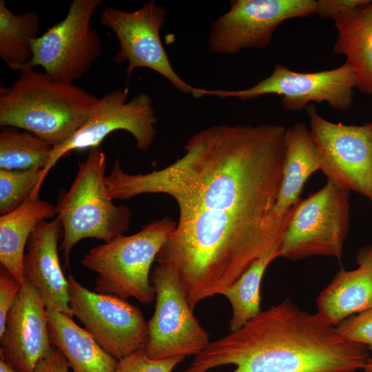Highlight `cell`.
<instances>
[{"label": "cell", "mask_w": 372, "mask_h": 372, "mask_svg": "<svg viewBox=\"0 0 372 372\" xmlns=\"http://www.w3.org/2000/svg\"><path fill=\"white\" fill-rule=\"evenodd\" d=\"M42 169H0V213L8 214L32 196L39 185Z\"/></svg>", "instance_id": "25"}, {"label": "cell", "mask_w": 372, "mask_h": 372, "mask_svg": "<svg viewBox=\"0 0 372 372\" xmlns=\"http://www.w3.org/2000/svg\"><path fill=\"white\" fill-rule=\"evenodd\" d=\"M129 89L117 88L100 98L99 105L76 132L63 144L54 147L48 162L41 172L39 185L33 197L39 192L50 169L61 158L73 151L99 147L110 134L124 130L134 138L136 147L147 150L156 136L158 120L151 96L140 92L127 101Z\"/></svg>", "instance_id": "9"}, {"label": "cell", "mask_w": 372, "mask_h": 372, "mask_svg": "<svg viewBox=\"0 0 372 372\" xmlns=\"http://www.w3.org/2000/svg\"><path fill=\"white\" fill-rule=\"evenodd\" d=\"M52 345L68 362L73 372H115L118 360L106 352L72 316L47 309Z\"/></svg>", "instance_id": "19"}, {"label": "cell", "mask_w": 372, "mask_h": 372, "mask_svg": "<svg viewBox=\"0 0 372 372\" xmlns=\"http://www.w3.org/2000/svg\"><path fill=\"white\" fill-rule=\"evenodd\" d=\"M54 147L31 132L3 127L0 132V169L43 170Z\"/></svg>", "instance_id": "24"}, {"label": "cell", "mask_w": 372, "mask_h": 372, "mask_svg": "<svg viewBox=\"0 0 372 372\" xmlns=\"http://www.w3.org/2000/svg\"><path fill=\"white\" fill-rule=\"evenodd\" d=\"M56 215L54 205L30 196L0 217V262L19 282L24 281L23 259L28 240L38 225Z\"/></svg>", "instance_id": "21"}, {"label": "cell", "mask_w": 372, "mask_h": 372, "mask_svg": "<svg viewBox=\"0 0 372 372\" xmlns=\"http://www.w3.org/2000/svg\"><path fill=\"white\" fill-rule=\"evenodd\" d=\"M88 150L70 187L60 192L54 205L63 229L60 249L67 267L71 251L79 241L95 238L108 242L123 236L130 227V209L114 205L107 193L105 154L100 147Z\"/></svg>", "instance_id": "4"}, {"label": "cell", "mask_w": 372, "mask_h": 372, "mask_svg": "<svg viewBox=\"0 0 372 372\" xmlns=\"http://www.w3.org/2000/svg\"><path fill=\"white\" fill-rule=\"evenodd\" d=\"M370 0H318L316 14L322 18L333 19L338 15L369 3Z\"/></svg>", "instance_id": "29"}, {"label": "cell", "mask_w": 372, "mask_h": 372, "mask_svg": "<svg viewBox=\"0 0 372 372\" xmlns=\"http://www.w3.org/2000/svg\"><path fill=\"white\" fill-rule=\"evenodd\" d=\"M102 4V0H73L65 17L32 41L33 57L25 69L41 66L65 83L81 78L102 53L99 34L90 27Z\"/></svg>", "instance_id": "8"}, {"label": "cell", "mask_w": 372, "mask_h": 372, "mask_svg": "<svg viewBox=\"0 0 372 372\" xmlns=\"http://www.w3.org/2000/svg\"><path fill=\"white\" fill-rule=\"evenodd\" d=\"M334 53L344 54L357 79V88L372 95V1L335 17Z\"/></svg>", "instance_id": "20"}, {"label": "cell", "mask_w": 372, "mask_h": 372, "mask_svg": "<svg viewBox=\"0 0 372 372\" xmlns=\"http://www.w3.org/2000/svg\"><path fill=\"white\" fill-rule=\"evenodd\" d=\"M316 144L320 170L350 191L372 203V123L362 125L333 123L318 114L316 105L306 107Z\"/></svg>", "instance_id": "13"}, {"label": "cell", "mask_w": 372, "mask_h": 372, "mask_svg": "<svg viewBox=\"0 0 372 372\" xmlns=\"http://www.w3.org/2000/svg\"><path fill=\"white\" fill-rule=\"evenodd\" d=\"M167 9L150 0L136 10L127 12L107 6L100 15L101 25L109 28L118 39L119 49L113 61L121 64L127 62V83L134 70L147 68L168 80L185 94L198 99L203 96V88L194 87L185 82L175 72L162 44L160 32L165 22Z\"/></svg>", "instance_id": "7"}, {"label": "cell", "mask_w": 372, "mask_h": 372, "mask_svg": "<svg viewBox=\"0 0 372 372\" xmlns=\"http://www.w3.org/2000/svg\"><path fill=\"white\" fill-rule=\"evenodd\" d=\"M0 340V357L18 372H34L53 348L45 302L25 278L8 313Z\"/></svg>", "instance_id": "15"}, {"label": "cell", "mask_w": 372, "mask_h": 372, "mask_svg": "<svg viewBox=\"0 0 372 372\" xmlns=\"http://www.w3.org/2000/svg\"><path fill=\"white\" fill-rule=\"evenodd\" d=\"M229 10L211 23L207 44L214 53L234 54L267 47L285 21L316 14L315 0H231Z\"/></svg>", "instance_id": "14"}, {"label": "cell", "mask_w": 372, "mask_h": 372, "mask_svg": "<svg viewBox=\"0 0 372 372\" xmlns=\"http://www.w3.org/2000/svg\"><path fill=\"white\" fill-rule=\"evenodd\" d=\"M185 154L159 170L135 174L136 195L165 194L179 209L162 260L196 283L237 280L279 240L269 214L281 185L285 152L266 134L219 125L192 136Z\"/></svg>", "instance_id": "1"}, {"label": "cell", "mask_w": 372, "mask_h": 372, "mask_svg": "<svg viewBox=\"0 0 372 372\" xmlns=\"http://www.w3.org/2000/svg\"><path fill=\"white\" fill-rule=\"evenodd\" d=\"M0 372H18L11 367L2 357H0Z\"/></svg>", "instance_id": "31"}, {"label": "cell", "mask_w": 372, "mask_h": 372, "mask_svg": "<svg viewBox=\"0 0 372 372\" xmlns=\"http://www.w3.org/2000/svg\"><path fill=\"white\" fill-rule=\"evenodd\" d=\"M22 283L19 282L5 267H0V337L6 327L8 313L21 291Z\"/></svg>", "instance_id": "28"}, {"label": "cell", "mask_w": 372, "mask_h": 372, "mask_svg": "<svg viewBox=\"0 0 372 372\" xmlns=\"http://www.w3.org/2000/svg\"><path fill=\"white\" fill-rule=\"evenodd\" d=\"M350 190L327 183L294 206L280 240V257L291 260L312 256L340 260L349 228Z\"/></svg>", "instance_id": "6"}, {"label": "cell", "mask_w": 372, "mask_h": 372, "mask_svg": "<svg viewBox=\"0 0 372 372\" xmlns=\"http://www.w3.org/2000/svg\"><path fill=\"white\" fill-rule=\"evenodd\" d=\"M358 267L340 270L319 294L318 313L335 327L348 317L372 308V246L357 254Z\"/></svg>", "instance_id": "18"}, {"label": "cell", "mask_w": 372, "mask_h": 372, "mask_svg": "<svg viewBox=\"0 0 372 372\" xmlns=\"http://www.w3.org/2000/svg\"><path fill=\"white\" fill-rule=\"evenodd\" d=\"M363 369L364 372H372V358H369Z\"/></svg>", "instance_id": "32"}, {"label": "cell", "mask_w": 372, "mask_h": 372, "mask_svg": "<svg viewBox=\"0 0 372 372\" xmlns=\"http://www.w3.org/2000/svg\"><path fill=\"white\" fill-rule=\"evenodd\" d=\"M281 238L222 293L232 308L230 332L238 330L261 311L260 282L267 267L273 260L280 257Z\"/></svg>", "instance_id": "23"}, {"label": "cell", "mask_w": 372, "mask_h": 372, "mask_svg": "<svg viewBox=\"0 0 372 372\" xmlns=\"http://www.w3.org/2000/svg\"><path fill=\"white\" fill-rule=\"evenodd\" d=\"M70 366L56 348H52L50 352L37 364L34 372H70Z\"/></svg>", "instance_id": "30"}, {"label": "cell", "mask_w": 372, "mask_h": 372, "mask_svg": "<svg viewBox=\"0 0 372 372\" xmlns=\"http://www.w3.org/2000/svg\"><path fill=\"white\" fill-rule=\"evenodd\" d=\"M336 329L348 340L372 350V308L348 317Z\"/></svg>", "instance_id": "27"}, {"label": "cell", "mask_w": 372, "mask_h": 372, "mask_svg": "<svg viewBox=\"0 0 372 372\" xmlns=\"http://www.w3.org/2000/svg\"><path fill=\"white\" fill-rule=\"evenodd\" d=\"M69 306L96 342L119 360L145 349L148 327L142 311L126 299L92 291L70 274Z\"/></svg>", "instance_id": "11"}, {"label": "cell", "mask_w": 372, "mask_h": 372, "mask_svg": "<svg viewBox=\"0 0 372 372\" xmlns=\"http://www.w3.org/2000/svg\"><path fill=\"white\" fill-rule=\"evenodd\" d=\"M0 87V126L28 131L54 147L65 143L96 109L100 98L72 83L25 69Z\"/></svg>", "instance_id": "3"}, {"label": "cell", "mask_w": 372, "mask_h": 372, "mask_svg": "<svg viewBox=\"0 0 372 372\" xmlns=\"http://www.w3.org/2000/svg\"><path fill=\"white\" fill-rule=\"evenodd\" d=\"M357 79L351 66L345 62L339 68L314 72H295L276 63L273 72L251 87L238 90H205L203 95L221 99L234 97L242 101L267 94L282 96V103L289 110L306 108L310 102H326L339 110L349 109L353 101Z\"/></svg>", "instance_id": "12"}, {"label": "cell", "mask_w": 372, "mask_h": 372, "mask_svg": "<svg viewBox=\"0 0 372 372\" xmlns=\"http://www.w3.org/2000/svg\"><path fill=\"white\" fill-rule=\"evenodd\" d=\"M176 225L170 218L164 217L145 225L134 234L123 235L90 249L81 263L98 274L95 291L151 304L155 299L151 267Z\"/></svg>", "instance_id": "5"}, {"label": "cell", "mask_w": 372, "mask_h": 372, "mask_svg": "<svg viewBox=\"0 0 372 372\" xmlns=\"http://www.w3.org/2000/svg\"><path fill=\"white\" fill-rule=\"evenodd\" d=\"M61 237L63 229L57 218L38 225L27 242L23 259L24 278L37 289L47 309L72 316L69 306V282L58 254V242Z\"/></svg>", "instance_id": "16"}, {"label": "cell", "mask_w": 372, "mask_h": 372, "mask_svg": "<svg viewBox=\"0 0 372 372\" xmlns=\"http://www.w3.org/2000/svg\"><path fill=\"white\" fill-rule=\"evenodd\" d=\"M369 358L365 346L342 336L319 313L285 299L210 342L183 372L226 364L236 366L230 372H357Z\"/></svg>", "instance_id": "2"}, {"label": "cell", "mask_w": 372, "mask_h": 372, "mask_svg": "<svg viewBox=\"0 0 372 372\" xmlns=\"http://www.w3.org/2000/svg\"><path fill=\"white\" fill-rule=\"evenodd\" d=\"M317 170H320V161L310 129L306 123H296L285 132L282 178L269 214V227L277 240L284 234L305 182Z\"/></svg>", "instance_id": "17"}, {"label": "cell", "mask_w": 372, "mask_h": 372, "mask_svg": "<svg viewBox=\"0 0 372 372\" xmlns=\"http://www.w3.org/2000/svg\"><path fill=\"white\" fill-rule=\"evenodd\" d=\"M40 17L34 10L11 12L0 0V58L14 71H22L33 57L32 41L39 36Z\"/></svg>", "instance_id": "22"}, {"label": "cell", "mask_w": 372, "mask_h": 372, "mask_svg": "<svg viewBox=\"0 0 372 372\" xmlns=\"http://www.w3.org/2000/svg\"><path fill=\"white\" fill-rule=\"evenodd\" d=\"M184 358L175 356L152 359L147 355L145 349H142L119 360L115 372H172Z\"/></svg>", "instance_id": "26"}, {"label": "cell", "mask_w": 372, "mask_h": 372, "mask_svg": "<svg viewBox=\"0 0 372 372\" xmlns=\"http://www.w3.org/2000/svg\"><path fill=\"white\" fill-rule=\"evenodd\" d=\"M150 282L156 304L147 322V355L160 360L198 355L209 344V336L194 316L177 275L158 264L150 274Z\"/></svg>", "instance_id": "10"}]
</instances>
